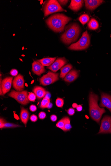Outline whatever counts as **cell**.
I'll use <instances>...</instances> for the list:
<instances>
[{"label":"cell","instance_id":"cell-41","mask_svg":"<svg viewBox=\"0 0 111 166\" xmlns=\"http://www.w3.org/2000/svg\"></svg>","mask_w":111,"mask_h":166},{"label":"cell","instance_id":"cell-6","mask_svg":"<svg viewBox=\"0 0 111 166\" xmlns=\"http://www.w3.org/2000/svg\"><path fill=\"white\" fill-rule=\"evenodd\" d=\"M8 96L15 99L19 103L23 105H27L30 101L28 98V93L27 91H16L12 90Z\"/></svg>","mask_w":111,"mask_h":166},{"label":"cell","instance_id":"cell-37","mask_svg":"<svg viewBox=\"0 0 111 166\" xmlns=\"http://www.w3.org/2000/svg\"><path fill=\"white\" fill-rule=\"evenodd\" d=\"M76 109L77 110L78 112H80L82 111L83 107L81 105H77L76 107H75Z\"/></svg>","mask_w":111,"mask_h":166},{"label":"cell","instance_id":"cell-40","mask_svg":"<svg viewBox=\"0 0 111 166\" xmlns=\"http://www.w3.org/2000/svg\"><path fill=\"white\" fill-rule=\"evenodd\" d=\"M52 104L51 103H50V104L49 105V106L48 108H51L52 107Z\"/></svg>","mask_w":111,"mask_h":166},{"label":"cell","instance_id":"cell-29","mask_svg":"<svg viewBox=\"0 0 111 166\" xmlns=\"http://www.w3.org/2000/svg\"><path fill=\"white\" fill-rule=\"evenodd\" d=\"M38 117L40 119H44L46 117V114L44 112H41L39 113Z\"/></svg>","mask_w":111,"mask_h":166},{"label":"cell","instance_id":"cell-3","mask_svg":"<svg viewBox=\"0 0 111 166\" xmlns=\"http://www.w3.org/2000/svg\"><path fill=\"white\" fill-rule=\"evenodd\" d=\"M80 33L79 25L75 23L69 24L65 28V32L61 37L62 42L69 44L77 40Z\"/></svg>","mask_w":111,"mask_h":166},{"label":"cell","instance_id":"cell-20","mask_svg":"<svg viewBox=\"0 0 111 166\" xmlns=\"http://www.w3.org/2000/svg\"><path fill=\"white\" fill-rule=\"evenodd\" d=\"M72 67V66L70 64H68L62 67L61 70L60 78L62 79L65 78Z\"/></svg>","mask_w":111,"mask_h":166},{"label":"cell","instance_id":"cell-38","mask_svg":"<svg viewBox=\"0 0 111 166\" xmlns=\"http://www.w3.org/2000/svg\"><path fill=\"white\" fill-rule=\"evenodd\" d=\"M45 96L47 97V98L50 99L51 96L49 92H47V93Z\"/></svg>","mask_w":111,"mask_h":166},{"label":"cell","instance_id":"cell-28","mask_svg":"<svg viewBox=\"0 0 111 166\" xmlns=\"http://www.w3.org/2000/svg\"><path fill=\"white\" fill-rule=\"evenodd\" d=\"M28 98L30 101L34 102L36 99V96L34 93L31 92L29 94Z\"/></svg>","mask_w":111,"mask_h":166},{"label":"cell","instance_id":"cell-7","mask_svg":"<svg viewBox=\"0 0 111 166\" xmlns=\"http://www.w3.org/2000/svg\"><path fill=\"white\" fill-rule=\"evenodd\" d=\"M59 74L49 71L48 73L44 75L39 79L41 84L46 86L54 83L59 80Z\"/></svg>","mask_w":111,"mask_h":166},{"label":"cell","instance_id":"cell-15","mask_svg":"<svg viewBox=\"0 0 111 166\" xmlns=\"http://www.w3.org/2000/svg\"><path fill=\"white\" fill-rule=\"evenodd\" d=\"M79 76V72L75 70H73L69 72L64 78L65 82L71 83L74 81Z\"/></svg>","mask_w":111,"mask_h":166},{"label":"cell","instance_id":"cell-30","mask_svg":"<svg viewBox=\"0 0 111 166\" xmlns=\"http://www.w3.org/2000/svg\"><path fill=\"white\" fill-rule=\"evenodd\" d=\"M10 74L12 76H16L18 75V71L15 69H13L10 71Z\"/></svg>","mask_w":111,"mask_h":166},{"label":"cell","instance_id":"cell-32","mask_svg":"<svg viewBox=\"0 0 111 166\" xmlns=\"http://www.w3.org/2000/svg\"><path fill=\"white\" fill-rule=\"evenodd\" d=\"M30 119L32 122H36L37 121L38 118L36 115L32 114L30 117Z\"/></svg>","mask_w":111,"mask_h":166},{"label":"cell","instance_id":"cell-39","mask_svg":"<svg viewBox=\"0 0 111 166\" xmlns=\"http://www.w3.org/2000/svg\"><path fill=\"white\" fill-rule=\"evenodd\" d=\"M77 104H75V103H74L73 104V105H72V106L74 108H75L77 106Z\"/></svg>","mask_w":111,"mask_h":166},{"label":"cell","instance_id":"cell-12","mask_svg":"<svg viewBox=\"0 0 111 166\" xmlns=\"http://www.w3.org/2000/svg\"><path fill=\"white\" fill-rule=\"evenodd\" d=\"M100 106L101 107H106L111 112V96L106 93H102Z\"/></svg>","mask_w":111,"mask_h":166},{"label":"cell","instance_id":"cell-27","mask_svg":"<svg viewBox=\"0 0 111 166\" xmlns=\"http://www.w3.org/2000/svg\"><path fill=\"white\" fill-rule=\"evenodd\" d=\"M56 104L59 107H62L64 104V101L63 99L58 98L56 101Z\"/></svg>","mask_w":111,"mask_h":166},{"label":"cell","instance_id":"cell-8","mask_svg":"<svg viewBox=\"0 0 111 166\" xmlns=\"http://www.w3.org/2000/svg\"><path fill=\"white\" fill-rule=\"evenodd\" d=\"M111 132V117L106 116L102 120L98 134H106Z\"/></svg>","mask_w":111,"mask_h":166},{"label":"cell","instance_id":"cell-14","mask_svg":"<svg viewBox=\"0 0 111 166\" xmlns=\"http://www.w3.org/2000/svg\"><path fill=\"white\" fill-rule=\"evenodd\" d=\"M103 2V1H101V0H86L85 1L86 8L87 9L91 10L96 9Z\"/></svg>","mask_w":111,"mask_h":166},{"label":"cell","instance_id":"cell-23","mask_svg":"<svg viewBox=\"0 0 111 166\" xmlns=\"http://www.w3.org/2000/svg\"><path fill=\"white\" fill-rule=\"evenodd\" d=\"M50 104V99L45 96L41 102L40 107L43 109L48 108Z\"/></svg>","mask_w":111,"mask_h":166},{"label":"cell","instance_id":"cell-17","mask_svg":"<svg viewBox=\"0 0 111 166\" xmlns=\"http://www.w3.org/2000/svg\"><path fill=\"white\" fill-rule=\"evenodd\" d=\"M83 3L84 1L81 0H72L69 8L75 12H77L82 7Z\"/></svg>","mask_w":111,"mask_h":166},{"label":"cell","instance_id":"cell-16","mask_svg":"<svg viewBox=\"0 0 111 166\" xmlns=\"http://www.w3.org/2000/svg\"><path fill=\"white\" fill-rule=\"evenodd\" d=\"M33 91L38 99H41L44 98L47 93L44 88L38 86L35 87Z\"/></svg>","mask_w":111,"mask_h":166},{"label":"cell","instance_id":"cell-26","mask_svg":"<svg viewBox=\"0 0 111 166\" xmlns=\"http://www.w3.org/2000/svg\"><path fill=\"white\" fill-rule=\"evenodd\" d=\"M64 125H65V117H63L56 124V126L57 127L63 130L64 127Z\"/></svg>","mask_w":111,"mask_h":166},{"label":"cell","instance_id":"cell-18","mask_svg":"<svg viewBox=\"0 0 111 166\" xmlns=\"http://www.w3.org/2000/svg\"><path fill=\"white\" fill-rule=\"evenodd\" d=\"M20 118L21 121L26 127L29 118H30V113L27 109L23 107H21Z\"/></svg>","mask_w":111,"mask_h":166},{"label":"cell","instance_id":"cell-36","mask_svg":"<svg viewBox=\"0 0 111 166\" xmlns=\"http://www.w3.org/2000/svg\"><path fill=\"white\" fill-rule=\"evenodd\" d=\"M68 1H58V2L59 3L63 5H66L68 2Z\"/></svg>","mask_w":111,"mask_h":166},{"label":"cell","instance_id":"cell-22","mask_svg":"<svg viewBox=\"0 0 111 166\" xmlns=\"http://www.w3.org/2000/svg\"><path fill=\"white\" fill-rule=\"evenodd\" d=\"M72 128L70 120L69 117H65V125L63 131L64 132L69 131Z\"/></svg>","mask_w":111,"mask_h":166},{"label":"cell","instance_id":"cell-24","mask_svg":"<svg viewBox=\"0 0 111 166\" xmlns=\"http://www.w3.org/2000/svg\"><path fill=\"white\" fill-rule=\"evenodd\" d=\"M90 19L89 16L84 14L81 15L79 18V20L81 23L84 25L88 22Z\"/></svg>","mask_w":111,"mask_h":166},{"label":"cell","instance_id":"cell-5","mask_svg":"<svg viewBox=\"0 0 111 166\" xmlns=\"http://www.w3.org/2000/svg\"><path fill=\"white\" fill-rule=\"evenodd\" d=\"M67 11L64 9L60 4L56 0H50L46 3L44 8V16L55 13Z\"/></svg>","mask_w":111,"mask_h":166},{"label":"cell","instance_id":"cell-13","mask_svg":"<svg viewBox=\"0 0 111 166\" xmlns=\"http://www.w3.org/2000/svg\"><path fill=\"white\" fill-rule=\"evenodd\" d=\"M32 70L34 74L39 76L46 72L44 66L40 62L35 60L32 64Z\"/></svg>","mask_w":111,"mask_h":166},{"label":"cell","instance_id":"cell-31","mask_svg":"<svg viewBox=\"0 0 111 166\" xmlns=\"http://www.w3.org/2000/svg\"><path fill=\"white\" fill-rule=\"evenodd\" d=\"M75 113V110L74 108H70L68 111V113L69 116H72L74 115Z\"/></svg>","mask_w":111,"mask_h":166},{"label":"cell","instance_id":"cell-9","mask_svg":"<svg viewBox=\"0 0 111 166\" xmlns=\"http://www.w3.org/2000/svg\"><path fill=\"white\" fill-rule=\"evenodd\" d=\"M14 89L17 91H23L25 88V80L23 76L20 74L15 77L13 81Z\"/></svg>","mask_w":111,"mask_h":166},{"label":"cell","instance_id":"cell-19","mask_svg":"<svg viewBox=\"0 0 111 166\" xmlns=\"http://www.w3.org/2000/svg\"><path fill=\"white\" fill-rule=\"evenodd\" d=\"M56 59L55 58H44L42 59L37 60L44 66H50L53 63Z\"/></svg>","mask_w":111,"mask_h":166},{"label":"cell","instance_id":"cell-25","mask_svg":"<svg viewBox=\"0 0 111 166\" xmlns=\"http://www.w3.org/2000/svg\"><path fill=\"white\" fill-rule=\"evenodd\" d=\"M20 126L14 123L5 122L3 128H15L20 127Z\"/></svg>","mask_w":111,"mask_h":166},{"label":"cell","instance_id":"cell-21","mask_svg":"<svg viewBox=\"0 0 111 166\" xmlns=\"http://www.w3.org/2000/svg\"><path fill=\"white\" fill-rule=\"evenodd\" d=\"M88 26L91 30H96L98 28V23L95 19L92 18L91 19L89 23Z\"/></svg>","mask_w":111,"mask_h":166},{"label":"cell","instance_id":"cell-11","mask_svg":"<svg viewBox=\"0 0 111 166\" xmlns=\"http://www.w3.org/2000/svg\"><path fill=\"white\" fill-rule=\"evenodd\" d=\"M13 80V77H9L5 78L2 81L0 85V89L2 90L3 95L9 91L11 87Z\"/></svg>","mask_w":111,"mask_h":166},{"label":"cell","instance_id":"cell-33","mask_svg":"<svg viewBox=\"0 0 111 166\" xmlns=\"http://www.w3.org/2000/svg\"><path fill=\"white\" fill-rule=\"evenodd\" d=\"M5 122L4 119L3 118H1V119H0V128L1 129L3 128Z\"/></svg>","mask_w":111,"mask_h":166},{"label":"cell","instance_id":"cell-35","mask_svg":"<svg viewBox=\"0 0 111 166\" xmlns=\"http://www.w3.org/2000/svg\"><path fill=\"white\" fill-rule=\"evenodd\" d=\"M50 119L52 122H55L57 119V117L55 115H52L50 117Z\"/></svg>","mask_w":111,"mask_h":166},{"label":"cell","instance_id":"cell-10","mask_svg":"<svg viewBox=\"0 0 111 166\" xmlns=\"http://www.w3.org/2000/svg\"><path fill=\"white\" fill-rule=\"evenodd\" d=\"M67 63L65 58H58L50 66L47 67L53 72H56Z\"/></svg>","mask_w":111,"mask_h":166},{"label":"cell","instance_id":"cell-1","mask_svg":"<svg viewBox=\"0 0 111 166\" xmlns=\"http://www.w3.org/2000/svg\"><path fill=\"white\" fill-rule=\"evenodd\" d=\"M71 18L62 14H57L50 16L46 21V24L51 30L56 32H62L66 24Z\"/></svg>","mask_w":111,"mask_h":166},{"label":"cell","instance_id":"cell-4","mask_svg":"<svg viewBox=\"0 0 111 166\" xmlns=\"http://www.w3.org/2000/svg\"><path fill=\"white\" fill-rule=\"evenodd\" d=\"M90 43V39L87 31L83 34L79 40L75 43L71 44L68 48L72 50H84L88 48Z\"/></svg>","mask_w":111,"mask_h":166},{"label":"cell","instance_id":"cell-2","mask_svg":"<svg viewBox=\"0 0 111 166\" xmlns=\"http://www.w3.org/2000/svg\"><path fill=\"white\" fill-rule=\"evenodd\" d=\"M98 96L91 93L89 96V111L90 115L94 121L100 124L103 114L106 112L104 108H101L98 105Z\"/></svg>","mask_w":111,"mask_h":166},{"label":"cell","instance_id":"cell-34","mask_svg":"<svg viewBox=\"0 0 111 166\" xmlns=\"http://www.w3.org/2000/svg\"><path fill=\"white\" fill-rule=\"evenodd\" d=\"M30 111L32 112L36 111L37 110L36 106L33 105H32L30 106Z\"/></svg>","mask_w":111,"mask_h":166}]
</instances>
